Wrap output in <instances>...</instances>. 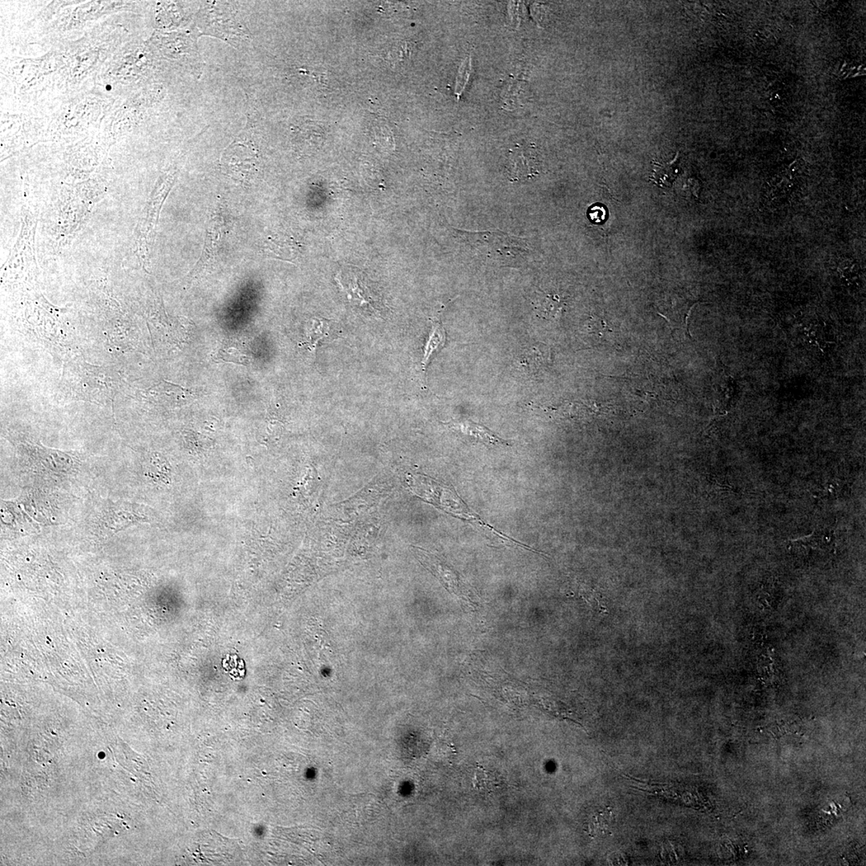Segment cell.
Masks as SVG:
<instances>
[{
	"mask_svg": "<svg viewBox=\"0 0 866 866\" xmlns=\"http://www.w3.org/2000/svg\"><path fill=\"white\" fill-rule=\"evenodd\" d=\"M225 233V223L224 218L222 215L216 213L210 220L208 227H207V234L204 251L199 262L194 270V274L199 275V273L209 267L212 262L216 260L218 253L220 251V246H223V238Z\"/></svg>",
	"mask_w": 866,
	"mask_h": 866,
	"instance_id": "6da1fadb",
	"label": "cell"
},
{
	"mask_svg": "<svg viewBox=\"0 0 866 866\" xmlns=\"http://www.w3.org/2000/svg\"><path fill=\"white\" fill-rule=\"evenodd\" d=\"M538 166L534 153L521 148L510 152L507 169L512 182L524 181L538 175Z\"/></svg>",
	"mask_w": 866,
	"mask_h": 866,
	"instance_id": "7a4b0ae2",
	"label": "cell"
},
{
	"mask_svg": "<svg viewBox=\"0 0 866 866\" xmlns=\"http://www.w3.org/2000/svg\"><path fill=\"white\" fill-rule=\"evenodd\" d=\"M448 425L451 430L460 432V434L467 436L468 438L480 442V443L492 446L509 445L508 441L499 437L486 427L471 421H451Z\"/></svg>",
	"mask_w": 866,
	"mask_h": 866,
	"instance_id": "3957f363",
	"label": "cell"
},
{
	"mask_svg": "<svg viewBox=\"0 0 866 866\" xmlns=\"http://www.w3.org/2000/svg\"><path fill=\"white\" fill-rule=\"evenodd\" d=\"M552 353L547 345L543 343H536L527 349L521 356V364L527 373L531 375L539 373L550 363Z\"/></svg>",
	"mask_w": 866,
	"mask_h": 866,
	"instance_id": "277c9868",
	"label": "cell"
},
{
	"mask_svg": "<svg viewBox=\"0 0 866 866\" xmlns=\"http://www.w3.org/2000/svg\"><path fill=\"white\" fill-rule=\"evenodd\" d=\"M422 557L425 558L426 566H428L431 571L436 573V576L440 578V580H441L447 589L456 595H462L461 591H463V590L461 588L458 574L451 571L449 567L445 566L444 563L440 562L436 558H432L431 555L422 554Z\"/></svg>",
	"mask_w": 866,
	"mask_h": 866,
	"instance_id": "5b68a950",
	"label": "cell"
},
{
	"mask_svg": "<svg viewBox=\"0 0 866 866\" xmlns=\"http://www.w3.org/2000/svg\"><path fill=\"white\" fill-rule=\"evenodd\" d=\"M290 240L279 236L268 237L264 242L262 251L268 257L280 258V260H294L296 257V249Z\"/></svg>",
	"mask_w": 866,
	"mask_h": 866,
	"instance_id": "8992f818",
	"label": "cell"
},
{
	"mask_svg": "<svg viewBox=\"0 0 866 866\" xmlns=\"http://www.w3.org/2000/svg\"><path fill=\"white\" fill-rule=\"evenodd\" d=\"M678 155L679 153H677L676 158L670 163L660 164L654 162L655 169H654L653 174L650 178V181L655 183V185L663 188V189L671 187L673 183L676 181L678 174L677 162L679 161Z\"/></svg>",
	"mask_w": 866,
	"mask_h": 866,
	"instance_id": "52a82bcc",
	"label": "cell"
},
{
	"mask_svg": "<svg viewBox=\"0 0 866 866\" xmlns=\"http://www.w3.org/2000/svg\"><path fill=\"white\" fill-rule=\"evenodd\" d=\"M446 341V332L445 328L442 326L441 322L434 321L432 323V331L430 334L423 349V356L422 360L423 369H425L430 363V358L434 353L438 351L444 347Z\"/></svg>",
	"mask_w": 866,
	"mask_h": 866,
	"instance_id": "ba28073f",
	"label": "cell"
},
{
	"mask_svg": "<svg viewBox=\"0 0 866 866\" xmlns=\"http://www.w3.org/2000/svg\"><path fill=\"white\" fill-rule=\"evenodd\" d=\"M563 300L558 295L548 294L539 296L536 300L535 309L540 317L545 319L557 317L564 308Z\"/></svg>",
	"mask_w": 866,
	"mask_h": 866,
	"instance_id": "9c48e42d",
	"label": "cell"
},
{
	"mask_svg": "<svg viewBox=\"0 0 866 866\" xmlns=\"http://www.w3.org/2000/svg\"><path fill=\"white\" fill-rule=\"evenodd\" d=\"M338 284L342 286L343 290L347 293L348 299L351 300V302L359 305L360 307H364V305H368L370 308L375 310L373 303H371L369 293H367L366 287H364V285H361L360 282H351L347 284Z\"/></svg>",
	"mask_w": 866,
	"mask_h": 866,
	"instance_id": "30bf717a",
	"label": "cell"
},
{
	"mask_svg": "<svg viewBox=\"0 0 866 866\" xmlns=\"http://www.w3.org/2000/svg\"><path fill=\"white\" fill-rule=\"evenodd\" d=\"M474 780L475 787L486 793L492 792L500 784L496 776L492 773H488L482 766L478 767Z\"/></svg>",
	"mask_w": 866,
	"mask_h": 866,
	"instance_id": "8fae6325",
	"label": "cell"
},
{
	"mask_svg": "<svg viewBox=\"0 0 866 866\" xmlns=\"http://www.w3.org/2000/svg\"><path fill=\"white\" fill-rule=\"evenodd\" d=\"M329 332V323L327 320L321 319H314L312 321V326L308 329L307 338L308 343L312 348L318 345L319 341L326 338Z\"/></svg>",
	"mask_w": 866,
	"mask_h": 866,
	"instance_id": "7c38bea8",
	"label": "cell"
},
{
	"mask_svg": "<svg viewBox=\"0 0 866 866\" xmlns=\"http://www.w3.org/2000/svg\"><path fill=\"white\" fill-rule=\"evenodd\" d=\"M470 69H471V62H470V59L468 58L464 61L462 65H461L458 74L456 88V93L458 94V95H460V92H463L466 84L468 82Z\"/></svg>",
	"mask_w": 866,
	"mask_h": 866,
	"instance_id": "4fadbf2b",
	"label": "cell"
},
{
	"mask_svg": "<svg viewBox=\"0 0 866 866\" xmlns=\"http://www.w3.org/2000/svg\"><path fill=\"white\" fill-rule=\"evenodd\" d=\"M606 211L605 207L600 204H595L591 207L588 211V215L592 223H599L605 220Z\"/></svg>",
	"mask_w": 866,
	"mask_h": 866,
	"instance_id": "5bb4252c",
	"label": "cell"
}]
</instances>
